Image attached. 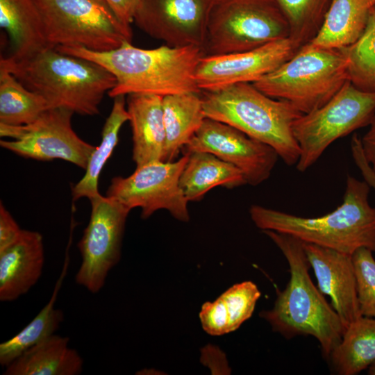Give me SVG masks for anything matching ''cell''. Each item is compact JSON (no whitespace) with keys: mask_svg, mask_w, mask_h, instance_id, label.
I'll return each instance as SVG.
<instances>
[{"mask_svg":"<svg viewBox=\"0 0 375 375\" xmlns=\"http://www.w3.org/2000/svg\"><path fill=\"white\" fill-rule=\"evenodd\" d=\"M56 49L93 61L110 72L116 78L115 86L108 93L112 98L136 93L165 97L202 92L195 79L197 68L205 56L199 47L164 44L146 49L125 41L119 47L106 51L81 47Z\"/></svg>","mask_w":375,"mask_h":375,"instance_id":"obj_1","label":"cell"},{"mask_svg":"<svg viewBox=\"0 0 375 375\" xmlns=\"http://www.w3.org/2000/svg\"><path fill=\"white\" fill-rule=\"evenodd\" d=\"M281 250L289 265L290 278L285 288L277 290L274 306L260 312L274 332L286 339L311 335L328 360L346 329L340 317L312 282L311 267L303 242L288 234L262 231Z\"/></svg>","mask_w":375,"mask_h":375,"instance_id":"obj_2","label":"cell"},{"mask_svg":"<svg viewBox=\"0 0 375 375\" xmlns=\"http://www.w3.org/2000/svg\"><path fill=\"white\" fill-rule=\"evenodd\" d=\"M0 66L43 97L50 108H65L81 115H98L104 95L116 85L115 77L103 67L55 47L22 59L1 57Z\"/></svg>","mask_w":375,"mask_h":375,"instance_id":"obj_3","label":"cell"},{"mask_svg":"<svg viewBox=\"0 0 375 375\" xmlns=\"http://www.w3.org/2000/svg\"><path fill=\"white\" fill-rule=\"evenodd\" d=\"M370 185L348 175L342 203L316 217L297 216L252 205L249 215L255 225L294 236L303 242L352 255L359 248L375 251V207L369 202Z\"/></svg>","mask_w":375,"mask_h":375,"instance_id":"obj_4","label":"cell"},{"mask_svg":"<svg viewBox=\"0 0 375 375\" xmlns=\"http://www.w3.org/2000/svg\"><path fill=\"white\" fill-rule=\"evenodd\" d=\"M201 94L206 117L240 130L272 147L287 165H296L299 148L292 126L303 113L293 105L267 96L250 83Z\"/></svg>","mask_w":375,"mask_h":375,"instance_id":"obj_5","label":"cell"},{"mask_svg":"<svg viewBox=\"0 0 375 375\" xmlns=\"http://www.w3.org/2000/svg\"><path fill=\"white\" fill-rule=\"evenodd\" d=\"M347 81L348 60L340 49L308 43L253 84L267 96L286 101L306 114L325 104Z\"/></svg>","mask_w":375,"mask_h":375,"instance_id":"obj_6","label":"cell"},{"mask_svg":"<svg viewBox=\"0 0 375 375\" xmlns=\"http://www.w3.org/2000/svg\"><path fill=\"white\" fill-rule=\"evenodd\" d=\"M289 37L275 0H215L203 50L206 56L243 52Z\"/></svg>","mask_w":375,"mask_h":375,"instance_id":"obj_7","label":"cell"},{"mask_svg":"<svg viewBox=\"0 0 375 375\" xmlns=\"http://www.w3.org/2000/svg\"><path fill=\"white\" fill-rule=\"evenodd\" d=\"M50 47L110 51L132 41V30L103 0H35Z\"/></svg>","mask_w":375,"mask_h":375,"instance_id":"obj_8","label":"cell"},{"mask_svg":"<svg viewBox=\"0 0 375 375\" xmlns=\"http://www.w3.org/2000/svg\"><path fill=\"white\" fill-rule=\"evenodd\" d=\"M375 115V92L356 88L347 81L325 104L303 114L292 126L299 148L300 172L311 167L338 139L369 126Z\"/></svg>","mask_w":375,"mask_h":375,"instance_id":"obj_9","label":"cell"},{"mask_svg":"<svg viewBox=\"0 0 375 375\" xmlns=\"http://www.w3.org/2000/svg\"><path fill=\"white\" fill-rule=\"evenodd\" d=\"M187 160L185 153L177 160H153L138 166L127 177L112 178L106 196L131 210L140 208L143 219L163 209L177 220L187 222L190 219L188 201L180 186Z\"/></svg>","mask_w":375,"mask_h":375,"instance_id":"obj_10","label":"cell"},{"mask_svg":"<svg viewBox=\"0 0 375 375\" xmlns=\"http://www.w3.org/2000/svg\"><path fill=\"white\" fill-rule=\"evenodd\" d=\"M74 112L51 108L33 122L23 126L0 124L1 146L19 156L37 160L60 159L85 169L96 147L83 140L72 126Z\"/></svg>","mask_w":375,"mask_h":375,"instance_id":"obj_11","label":"cell"},{"mask_svg":"<svg viewBox=\"0 0 375 375\" xmlns=\"http://www.w3.org/2000/svg\"><path fill=\"white\" fill-rule=\"evenodd\" d=\"M88 226L78 243L81 263L77 284L92 293L103 287L109 272L119 261L123 235L130 209L101 194L91 199Z\"/></svg>","mask_w":375,"mask_h":375,"instance_id":"obj_12","label":"cell"},{"mask_svg":"<svg viewBox=\"0 0 375 375\" xmlns=\"http://www.w3.org/2000/svg\"><path fill=\"white\" fill-rule=\"evenodd\" d=\"M183 150L184 153L214 154L238 168L247 183L253 186L269 178L279 158L270 146L229 124L207 117Z\"/></svg>","mask_w":375,"mask_h":375,"instance_id":"obj_13","label":"cell"},{"mask_svg":"<svg viewBox=\"0 0 375 375\" xmlns=\"http://www.w3.org/2000/svg\"><path fill=\"white\" fill-rule=\"evenodd\" d=\"M215 0H140L133 22L165 44L203 49Z\"/></svg>","mask_w":375,"mask_h":375,"instance_id":"obj_14","label":"cell"},{"mask_svg":"<svg viewBox=\"0 0 375 375\" xmlns=\"http://www.w3.org/2000/svg\"><path fill=\"white\" fill-rule=\"evenodd\" d=\"M299 49L287 38L243 52L205 56L197 68L195 79L201 91L253 83L288 60Z\"/></svg>","mask_w":375,"mask_h":375,"instance_id":"obj_15","label":"cell"},{"mask_svg":"<svg viewBox=\"0 0 375 375\" xmlns=\"http://www.w3.org/2000/svg\"><path fill=\"white\" fill-rule=\"evenodd\" d=\"M303 244L319 290L331 298L332 307L347 328L362 316L351 255L314 244Z\"/></svg>","mask_w":375,"mask_h":375,"instance_id":"obj_16","label":"cell"},{"mask_svg":"<svg viewBox=\"0 0 375 375\" xmlns=\"http://www.w3.org/2000/svg\"><path fill=\"white\" fill-rule=\"evenodd\" d=\"M44 263L42 235L23 230L0 251V301H12L26 294L40 278Z\"/></svg>","mask_w":375,"mask_h":375,"instance_id":"obj_17","label":"cell"},{"mask_svg":"<svg viewBox=\"0 0 375 375\" xmlns=\"http://www.w3.org/2000/svg\"><path fill=\"white\" fill-rule=\"evenodd\" d=\"M162 97L138 93L128 95L126 108L132 131V157L136 167L163 160L166 138Z\"/></svg>","mask_w":375,"mask_h":375,"instance_id":"obj_18","label":"cell"},{"mask_svg":"<svg viewBox=\"0 0 375 375\" xmlns=\"http://www.w3.org/2000/svg\"><path fill=\"white\" fill-rule=\"evenodd\" d=\"M69 339L52 335L5 367L4 375H78L83 360L69 347Z\"/></svg>","mask_w":375,"mask_h":375,"instance_id":"obj_19","label":"cell"},{"mask_svg":"<svg viewBox=\"0 0 375 375\" xmlns=\"http://www.w3.org/2000/svg\"><path fill=\"white\" fill-rule=\"evenodd\" d=\"M260 295L252 281L233 285L214 301L203 304L199 312L203 329L211 335L235 331L251 317Z\"/></svg>","mask_w":375,"mask_h":375,"instance_id":"obj_20","label":"cell"},{"mask_svg":"<svg viewBox=\"0 0 375 375\" xmlns=\"http://www.w3.org/2000/svg\"><path fill=\"white\" fill-rule=\"evenodd\" d=\"M375 0H331L322 25L308 43L340 49L354 44L364 33Z\"/></svg>","mask_w":375,"mask_h":375,"instance_id":"obj_21","label":"cell"},{"mask_svg":"<svg viewBox=\"0 0 375 375\" xmlns=\"http://www.w3.org/2000/svg\"><path fill=\"white\" fill-rule=\"evenodd\" d=\"M186 153L188 160L181 174L180 186L188 202L201 200L217 186L232 189L247 184L238 168L214 154L206 151Z\"/></svg>","mask_w":375,"mask_h":375,"instance_id":"obj_22","label":"cell"},{"mask_svg":"<svg viewBox=\"0 0 375 375\" xmlns=\"http://www.w3.org/2000/svg\"><path fill=\"white\" fill-rule=\"evenodd\" d=\"M165 131L164 161H173L204 121L201 92H185L162 97Z\"/></svg>","mask_w":375,"mask_h":375,"instance_id":"obj_23","label":"cell"},{"mask_svg":"<svg viewBox=\"0 0 375 375\" xmlns=\"http://www.w3.org/2000/svg\"><path fill=\"white\" fill-rule=\"evenodd\" d=\"M0 26L12 46L9 57L22 59L48 46L35 0H0Z\"/></svg>","mask_w":375,"mask_h":375,"instance_id":"obj_24","label":"cell"},{"mask_svg":"<svg viewBox=\"0 0 375 375\" xmlns=\"http://www.w3.org/2000/svg\"><path fill=\"white\" fill-rule=\"evenodd\" d=\"M339 375H356L375 360V318L361 316L345 329L328 360Z\"/></svg>","mask_w":375,"mask_h":375,"instance_id":"obj_25","label":"cell"},{"mask_svg":"<svg viewBox=\"0 0 375 375\" xmlns=\"http://www.w3.org/2000/svg\"><path fill=\"white\" fill-rule=\"evenodd\" d=\"M109 116L103 126L101 140L92 153L83 178L72 188L73 200L86 197L89 200L100 194L98 189L100 174L119 141V134L129 115L124 95L113 98Z\"/></svg>","mask_w":375,"mask_h":375,"instance_id":"obj_26","label":"cell"},{"mask_svg":"<svg viewBox=\"0 0 375 375\" xmlns=\"http://www.w3.org/2000/svg\"><path fill=\"white\" fill-rule=\"evenodd\" d=\"M49 108L43 97L28 89L6 68L0 66V124L27 125Z\"/></svg>","mask_w":375,"mask_h":375,"instance_id":"obj_27","label":"cell"},{"mask_svg":"<svg viewBox=\"0 0 375 375\" xmlns=\"http://www.w3.org/2000/svg\"><path fill=\"white\" fill-rule=\"evenodd\" d=\"M62 273L48 303L22 331L10 339L0 344V365L7 367L28 349L54 334L63 322V312L54 307V303L65 276Z\"/></svg>","mask_w":375,"mask_h":375,"instance_id":"obj_28","label":"cell"},{"mask_svg":"<svg viewBox=\"0 0 375 375\" xmlns=\"http://www.w3.org/2000/svg\"><path fill=\"white\" fill-rule=\"evenodd\" d=\"M290 27L289 38L299 48L318 33L331 0H275Z\"/></svg>","mask_w":375,"mask_h":375,"instance_id":"obj_29","label":"cell"},{"mask_svg":"<svg viewBox=\"0 0 375 375\" xmlns=\"http://www.w3.org/2000/svg\"><path fill=\"white\" fill-rule=\"evenodd\" d=\"M348 60L349 81L358 89L375 92V6L372 8L366 28L353 44L340 49Z\"/></svg>","mask_w":375,"mask_h":375,"instance_id":"obj_30","label":"cell"},{"mask_svg":"<svg viewBox=\"0 0 375 375\" xmlns=\"http://www.w3.org/2000/svg\"><path fill=\"white\" fill-rule=\"evenodd\" d=\"M372 253L361 247L353 252L351 258L360 314L375 318V259Z\"/></svg>","mask_w":375,"mask_h":375,"instance_id":"obj_31","label":"cell"},{"mask_svg":"<svg viewBox=\"0 0 375 375\" xmlns=\"http://www.w3.org/2000/svg\"><path fill=\"white\" fill-rule=\"evenodd\" d=\"M17 222L2 203L0 204V251L13 244L21 235Z\"/></svg>","mask_w":375,"mask_h":375,"instance_id":"obj_32","label":"cell"},{"mask_svg":"<svg viewBox=\"0 0 375 375\" xmlns=\"http://www.w3.org/2000/svg\"><path fill=\"white\" fill-rule=\"evenodd\" d=\"M112 10L119 20L131 27L140 0H103Z\"/></svg>","mask_w":375,"mask_h":375,"instance_id":"obj_33","label":"cell"},{"mask_svg":"<svg viewBox=\"0 0 375 375\" xmlns=\"http://www.w3.org/2000/svg\"><path fill=\"white\" fill-rule=\"evenodd\" d=\"M360 142L363 155L375 174V115Z\"/></svg>","mask_w":375,"mask_h":375,"instance_id":"obj_34","label":"cell"},{"mask_svg":"<svg viewBox=\"0 0 375 375\" xmlns=\"http://www.w3.org/2000/svg\"><path fill=\"white\" fill-rule=\"evenodd\" d=\"M354 162L365 181L375 190V174L363 155L357 156Z\"/></svg>","mask_w":375,"mask_h":375,"instance_id":"obj_35","label":"cell"},{"mask_svg":"<svg viewBox=\"0 0 375 375\" xmlns=\"http://www.w3.org/2000/svg\"><path fill=\"white\" fill-rule=\"evenodd\" d=\"M368 374L375 375V360L369 366Z\"/></svg>","mask_w":375,"mask_h":375,"instance_id":"obj_36","label":"cell"}]
</instances>
